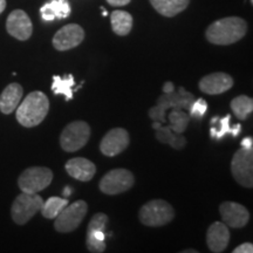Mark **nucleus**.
I'll list each match as a JSON object with an SVG mask.
<instances>
[{"mask_svg": "<svg viewBox=\"0 0 253 253\" xmlns=\"http://www.w3.org/2000/svg\"><path fill=\"white\" fill-rule=\"evenodd\" d=\"M184 253H197L198 251H196V250H185V251H183Z\"/></svg>", "mask_w": 253, "mask_h": 253, "instance_id": "36", "label": "nucleus"}, {"mask_svg": "<svg viewBox=\"0 0 253 253\" xmlns=\"http://www.w3.org/2000/svg\"><path fill=\"white\" fill-rule=\"evenodd\" d=\"M24 89L19 84H9L0 95V112L2 114H12L17 109L23 99Z\"/></svg>", "mask_w": 253, "mask_h": 253, "instance_id": "19", "label": "nucleus"}, {"mask_svg": "<svg viewBox=\"0 0 253 253\" xmlns=\"http://www.w3.org/2000/svg\"><path fill=\"white\" fill-rule=\"evenodd\" d=\"M66 171L80 182H89L96 173V166L84 157H75L66 162Z\"/></svg>", "mask_w": 253, "mask_h": 253, "instance_id": "18", "label": "nucleus"}, {"mask_svg": "<svg viewBox=\"0 0 253 253\" xmlns=\"http://www.w3.org/2000/svg\"><path fill=\"white\" fill-rule=\"evenodd\" d=\"M248 24L239 17L219 19L208 27L205 37L209 42L218 46H229L238 42L245 37Z\"/></svg>", "mask_w": 253, "mask_h": 253, "instance_id": "1", "label": "nucleus"}, {"mask_svg": "<svg viewBox=\"0 0 253 253\" xmlns=\"http://www.w3.org/2000/svg\"><path fill=\"white\" fill-rule=\"evenodd\" d=\"M69 201L67 198L60 197H49L46 202H43L41 207V213L47 219H54L58 214L63 210V208L67 207Z\"/></svg>", "mask_w": 253, "mask_h": 253, "instance_id": "26", "label": "nucleus"}, {"mask_svg": "<svg viewBox=\"0 0 253 253\" xmlns=\"http://www.w3.org/2000/svg\"><path fill=\"white\" fill-rule=\"evenodd\" d=\"M71 5L67 0H50L40 8L41 18L45 21L67 18L71 14Z\"/></svg>", "mask_w": 253, "mask_h": 253, "instance_id": "21", "label": "nucleus"}, {"mask_svg": "<svg viewBox=\"0 0 253 253\" xmlns=\"http://www.w3.org/2000/svg\"><path fill=\"white\" fill-rule=\"evenodd\" d=\"M88 212V205L84 201H75L63 208V210L54 218V227L60 233L73 232L80 226Z\"/></svg>", "mask_w": 253, "mask_h": 253, "instance_id": "6", "label": "nucleus"}, {"mask_svg": "<svg viewBox=\"0 0 253 253\" xmlns=\"http://www.w3.org/2000/svg\"><path fill=\"white\" fill-rule=\"evenodd\" d=\"M233 253H252L253 252V245L251 243H244V244L237 246V248L232 251Z\"/></svg>", "mask_w": 253, "mask_h": 253, "instance_id": "30", "label": "nucleus"}, {"mask_svg": "<svg viewBox=\"0 0 253 253\" xmlns=\"http://www.w3.org/2000/svg\"><path fill=\"white\" fill-rule=\"evenodd\" d=\"M134 183L135 177L131 171L126 169H114L101 178L99 188L104 195L115 196L128 191Z\"/></svg>", "mask_w": 253, "mask_h": 253, "instance_id": "10", "label": "nucleus"}, {"mask_svg": "<svg viewBox=\"0 0 253 253\" xmlns=\"http://www.w3.org/2000/svg\"><path fill=\"white\" fill-rule=\"evenodd\" d=\"M74 84H75L74 77H73L72 74H69L65 78L59 77V75H54V77H53L52 90L55 95H59V94L65 95L66 100L69 101L73 99L72 87L74 86Z\"/></svg>", "mask_w": 253, "mask_h": 253, "instance_id": "27", "label": "nucleus"}, {"mask_svg": "<svg viewBox=\"0 0 253 253\" xmlns=\"http://www.w3.org/2000/svg\"><path fill=\"white\" fill-rule=\"evenodd\" d=\"M252 145H253L252 137H245L244 140L242 141V148H245V149H252Z\"/></svg>", "mask_w": 253, "mask_h": 253, "instance_id": "33", "label": "nucleus"}, {"mask_svg": "<svg viewBox=\"0 0 253 253\" xmlns=\"http://www.w3.org/2000/svg\"><path fill=\"white\" fill-rule=\"evenodd\" d=\"M230 107L236 118L244 121L253 112V100L246 95H239L231 101Z\"/></svg>", "mask_w": 253, "mask_h": 253, "instance_id": "25", "label": "nucleus"}, {"mask_svg": "<svg viewBox=\"0 0 253 253\" xmlns=\"http://www.w3.org/2000/svg\"><path fill=\"white\" fill-rule=\"evenodd\" d=\"M240 131H242V126H240V125H236V126L232 128V132H231V134L233 135V137H236V136H238V135L240 134Z\"/></svg>", "mask_w": 253, "mask_h": 253, "instance_id": "34", "label": "nucleus"}, {"mask_svg": "<svg viewBox=\"0 0 253 253\" xmlns=\"http://www.w3.org/2000/svg\"><path fill=\"white\" fill-rule=\"evenodd\" d=\"M230 230L223 221H214L209 226L207 232V244L211 252L221 253L225 251L230 243Z\"/></svg>", "mask_w": 253, "mask_h": 253, "instance_id": "17", "label": "nucleus"}, {"mask_svg": "<svg viewBox=\"0 0 253 253\" xmlns=\"http://www.w3.org/2000/svg\"><path fill=\"white\" fill-rule=\"evenodd\" d=\"M84 39V28L78 24H68L60 28L53 37V46L59 52H66V50L78 47Z\"/></svg>", "mask_w": 253, "mask_h": 253, "instance_id": "12", "label": "nucleus"}, {"mask_svg": "<svg viewBox=\"0 0 253 253\" xmlns=\"http://www.w3.org/2000/svg\"><path fill=\"white\" fill-rule=\"evenodd\" d=\"M101 9H102V11H103V15H104V17H106V15H107V11H106V9H104L103 7L101 8Z\"/></svg>", "mask_w": 253, "mask_h": 253, "instance_id": "37", "label": "nucleus"}, {"mask_svg": "<svg viewBox=\"0 0 253 253\" xmlns=\"http://www.w3.org/2000/svg\"><path fill=\"white\" fill-rule=\"evenodd\" d=\"M130 1L131 0H107V2H108L110 6H118V7L119 6L128 5Z\"/></svg>", "mask_w": 253, "mask_h": 253, "instance_id": "31", "label": "nucleus"}, {"mask_svg": "<svg viewBox=\"0 0 253 253\" xmlns=\"http://www.w3.org/2000/svg\"><path fill=\"white\" fill-rule=\"evenodd\" d=\"M6 8V0H0V14L5 11Z\"/></svg>", "mask_w": 253, "mask_h": 253, "instance_id": "35", "label": "nucleus"}, {"mask_svg": "<svg viewBox=\"0 0 253 253\" xmlns=\"http://www.w3.org/2000/svg\"><path fill=\"white\" fill-rule=\"evenodd\" d=\"M219 213L223 223L231 229H242L250 219L248 209L236 202H223L219 207Z\"/></svg>", "mask_w": 253, "mask_h": 253, "instance_id": "15", "label": "nucleus"}, {"mask_svg": "<svg viewBox=\"0 0 253 253\" xmlns=\"http://www.w3.org/2000/svg\"><path fill=\"white\" fill-rule=\"evenodd\" d=\"M138 218L145 226L160 227L173 220L175 210L164 199H153L140 209Z\"/></svg>", "mask_w": 253, "mask_h": 253, "instance_id": "4", "label": "nucleus"}, {"mask_svg": "<svg viewBox=\"0 0 253 253\" xmlns=\"http://www.w3.org/2000/svg\"><path fill=\"white\" fill-rule=\"evenodd\" d=\"M153 128L155 129V137L163 144H169L172 149L182 150L186 145V138L182 134H177L169 128V126H161L160 122H154Z\"/></svg>", "mask_w": 253, "mask_h": 253, "instance_id": "20", "label": "nucleus"}, {"mask_svg": "<svg viewBox=\"0 0 253 253\" xmlns=\"http://www.w3.org/2000/svg\"><path fill=\"white\" fill-rule=\"evenodd\" d=\"M173 90H175V84H173V82L167 81L166 84H163V93L169 94V93H172Z\"/></svg>", "mask_w": 253, "mask_h": 253, "instance_id": "32", "label": "nucleus"}, {"mask_svg": "<svg viewBox=\"0 0 253 253\" xmlns=\"http://www.w3.org/2000/svg\"><path fill=\"white\" fill-rule=\"evenodd\" d=\"M233 86V79L231 75L223 72L211 73L199 80L198 87L208 95H219L231 89Z\"/></svg>", "mask_w": 253, "mask_h": 253, "instance_id": "16", "label": "nucleus"}, {"mask_svg": "<svg viewBox=\"0 0 253 253\" xmlns=\"http://www.w3.org/2000/svg\"><path fill=\"white\" fill-rule=\"evenodd\" d=\"M130 143L129 132L123 128H113L101 140L100 150L104 156L114 157L121 154Z\"/></svg>", "mask_w": 253, "mask_h": 253, "instance_id": "13", "label": "nucleus"}, {"mask_svg": "<svg viewBox=\"0 0 253 253\" xmlns=\"http://www.w3.org/2000/svg\"><path fill=\"white\" fill-rule=\"evenodd\" d=\"M15 112L18 122L26 128L39 126L49 112V100L42 91H32L19 103Z\"/></svg>", "mask_w": 253, "mask_h": 253, "instance_id": "2", "label": "nucleus"}, {"mask_svg": "<svg viewBox=\"0 0 253 253\" xmlns=\"http://www.w3.org/2000/svg\"><path fill=\"white\" fill-rule=\"evenodd\" d=\"M53 181L52 170L46 167H31L19 176L18 185L23 192L38 194Z\"/></svg>", "mask_w": 253, "mask_h": 253, "instance_id": "8", "label": "nucleus"}, {"mask_svg": "<svg viewBox=\"0 0 253 253\" xmlns=\"http://www.w3.org/2000/svg\"><path fill=\"white\" fill-rule=\"evenodd\" d=\"M43 199L38 194L23 192L14 199L11 208V216L18 225H25L41 210Z\"/></svg>", "mask_w": 253, "mask_h": 253, "instance_id": "5", "label": "nucleus"}, {"mask_svg": "<svg viewBox=\"0 0 253 253\" xmlns=\"http://www.w3.org/2000/svg\"><path fill=\"white\" fill-rule=\"evenodd\" d=\"M195 101L194 94L190 93L185 88L181 87L178 90H173L172 93L161 95L157 99L156 106L149 110V118L154 122L166 123L167 122V112L171 109H183L189 110L192 102Z\"/></svg>", "mask_w": 253, "mask_h": 253, "instance_id": "3", "label": "nucleus"}, {"mask_svg": "<svg viewBox=\"0 0 253 253\" xmlns=\"http://www.w3.org/2000/svg\"><path fill=\"white\" fill-rule=\"evenodd\" d=\"M231 171L239 185L252 189L253 186V151L240 148L231 161Z\"/></svg>", "mask_w": 253, "mask_h": 253, "instance_id": "9", "label": "nucleus"}, {"mask_svg": "<svg viewBox=\"0 0 253 253\" xmlns=\"http://www.w3.org/2000/svg\"><path fill=\"white\" fill-rule=\"evenodd\" d=\"M150 4L163 17L172 18L188 7L190 0H149Z\"/></svg>", "mask_w": 253, "mask_h": 253, "instance_id": "22", "label": "nucleus"}, {"mask_svg": "<svg viewBox=\"0 0 253 253\" xmlns=\"http://www.w3.org/2000/svg\"><path fill=\"white\" fill-rule=\"evenodd\" d=\"M90 126L84 121H74L65 126L60 135V145L67 153H75L88 143Z\"/></svg>", "mask_w": 253, "mask_h": 253, "instance_id": "7", "label": "nucleus"}, {"mask_svg": "<svg viewBox=\"0 0 253 253\" xmlns=\"http://www.w3.org/2000/svg\"><path fill=\"white\" fill-rule=\"evenodd\" d=\"M110 23H112V28L114 33L118 36L125 37L130 33L132 28V17L130 13L126 11H114L110 14Z\"/></svg>", "mask_w": 253, "mask_h": 253, "instance_id": "23", "label": "nucleus"}, {"mask_svg": "<svg viewBox=\"0 0 253 253\" xmlns=\"http://www.w3.org/2000/svg\"><path fill=\"white\" fill-rule=\"evenodd\" d=\"M6 30L9 36L20 41H26L33 33V25L30 17L23 9H14L6 20Z\"/></svg>", "mask_w": 253, "mask_h": 253, "instance_id": "14", "label": "nucleus"}, {"mask_svg": "<svg viewBox=\"0 0 253 253\" xmlns=\"http://www.w3.org/2000/svg\"><path fill=\"white\" fill-rule=\"evenodd\" d=\"M208 110V103L207 101L203 99H197L194 102H192L191 107H190L189 112H190V116L191 118H196V119H202L205 115Z\"/></svg>", "mask_w": 253, "mask_h": 253, "instance_id": "29", "label": "nucleus"}, {"mask_svg": "<svg viewBox=\"0 0 253 253\" xmlns=\"http://www.w3.org/2000/svg\"><path fill=\"white\" fill-rule=\"evenodd\" d=\"M108 223V216L103 212L95 213L88 224L86 246L91 253H102L106 250L104 230Z\"/></svg>", "mask_w": 253, "mask_h": 253, "instance_id": "11", "label": "nucleus"}, {"mask_svg": "<svg viewBox=\"0 0 253 253\" xmlns=\"http://www.w3.org/2000/svg\"><path fill=\"white\" fill-rule=\"evenodd\" d=\"M168 120L170 122L169 128L172 131L177 132V134H183L188 129L189 123L191 121V116L183 109H171L168 115Z\"/></svg>", "mask_w": 253, "mask_h": 253, "instance_id": "24", "label": "nucleus"}, {"mask_svg": "<svg viewBox=\"0 0 253 253\" xmlns=\"http://www.w3.org/2000/svg\"><path fill=\"white\" fill-rule=\"evenodd\" d=\"M230 115H226L224 119H218L217 116L211 120V125L213 123H218L219 126V129H216L214 126L210 129V135L212 138H216V140H220L224 135L231 134L232 132V126H230Z\"/></svg>", "mask_w": 253, "mask_h": 253, "instance_id": "28", "label": "nucleus"}]
</instances>
